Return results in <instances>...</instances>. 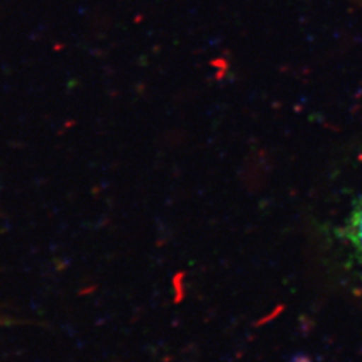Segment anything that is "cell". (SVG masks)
Segmentation results:
<instances>
[{"mask_svg":"<svg viewBox=\"0 0 362 362\" xmlns=\"http://www.w3.org/2000/svg\"><path fill=\"white\" fill-rule=\"evenodd\" d=\"M341 235L349 252L362 267V192L350 208Z\"/></svg>","mask_w":362,"mask_h":362,"instance_id":"obj_1","label":"cell"}]
</instances>
